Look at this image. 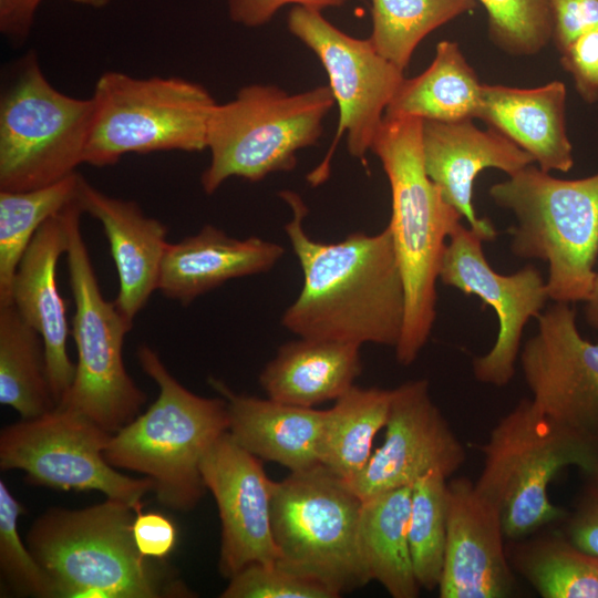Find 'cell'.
<instances>
[{"label":"cell","mask_w":598,"mask_h":598,"mask_svg":"<svg viewBox=\"0 0 598 598\" xmlns=\"http://www.w3.org/2000/svg\"><path fill=\"white\" fill-rule=\"evenodd\" d=\"M292 209L285 226L303 285L282 315V326L302 338L395 348L401 338L405 292L392 235L352 233L338 243L312 239L303 228L301 197L280 192Z\"/></svg>","instance_id":"6da1fadb"},{"label":"cell","mask_w":598,"mask_h":598,"mask_svg":"<svg viewBox=\"0 0 598 598\" xmlns=\"http://www.w3.org/2000/svg\"><path fill=\"white\" fill-rule=\"evenodd\" d=\"M371 151L380 159L391 188L388 227L405 292L403 329L394 350L396 361L410 365L432 333L443 254L463 217L426 173L422 120L384 116Z\"/></svg>","instance_id":"7a4b0ae2"},{"label":"cell","mask_w":598,"mask_h":598,"mask_svg":"<svg viewBox=\"0 0 598 598\" xmlns=\"http://www.w3.org/2000/svg\"><path fill=\"white\" fill-rule=\"evenodd\" d=\"M134 517L130 504L106 498L82 509L51 507L32 523L25 543L56 598L194 596L164 560L140 553Z\"/></svg>","instance_id":"3957f363"},{"label":"cell","mask_w":598,"mask_h":598,"mask_svg":"<svg viewBox=\"0 0 598 598\" xmlns=\"http://www.w3.org/2000/svg\"><path fill=\"white\" fill-rule=\"evenodd\" d=\"M137 359L157 384L158 396L145 413L112 434L104 456L115 468L150 478L157 501L165 507L190 511L206 491L200 462L228 431L226 400L187 390L146 344L138 348Z\"/></svg>","instance_id":"277c9868"},{"label":"cell","mask_w":598,"mask_h":598,"mask_svg":"<svg viewBox=\"0 0 598 598\" xmlns=\"http://www.w3.org/2000/svg\"><path fill=\"white\" fill-rule=\"evenodd\" d=\"M478 491L499 509L507 540L561 523L567 514L551 502L549 485L569 466L588 473L598 465V439L575 431L522 399L481 446Z\"/></svg>","instance_id":"5b68a950"},{"label":"cell","mask_w":598,"mask_h":598,"mask_svg":"<svg viewBox=\"0 0 598 598\" xmlns=\"http://www.w3.org/2000/svg\"><path fill=\"white\" fill-rule=\"evenodd\" d=\"M489 196L516 218L513 255L547 262L548 298L586 301L598 258V173L561 179L530 164L492 185Z\"/></svg>","instance_id":"8992f818"},{"label":"cell","mask_w":598,"mask_h":598,"mask_svg":"<svg viewBox=\"0 0 598 598\" xmlns=\"http://www.w3.org/2000/svg\"><path fill=\"white\" fill-rule=\"evenodd\" d=\"M329 85L288 93L249 84L235 99L214 106L207 127L210 161L200 176L208 195L230 177L258 182L297 165V153L315 145L334 104Z\"/></svg>","instance_id":"52a82bcc"},{"label":"cell","mask_w":598,"mask_h":598,"mask_svg":"<svg viewBox=\"0 0 598 598\" xmlns=\"http://www.w3.org/2000/svg\"><path fill=\"white\" fill-rule=\"evenodd\" d=\"M84 164L105 167L131 153L206 148L216 101L202 85L177 76L135 78L109 71L97 79Z\"/></svg>","instance_id":"ba28073f"},{"label":"cell","mask_w":598,"mask_h":598,"mask_svg":"<svg viewBox=\"0 0 598 598\" xmlns=\"http://www.w3.org/2000/svg\"><path fill=\"white\" fill-rule=\"evenodd\" d=\"M361 506L348 481L322 464L274 481L276 564L322 584L338 597L370 582L358 550Z\"/></svg>","instance_id":"9c48e42d"},{"label":"cell","mask_w":598,"mask_h":598,"mask_svg":"<svg viewBox=\"0 0 598 598\" xmlns=\"http://www.w3.org/2000/svg\"><path fill=\"white\" fill-rule=\"evenodd\" d=\"M92 99L56 90L34 53L19 60L0 97V190L54 184L84 164Z\"/></svg>","instance_id":"30bf717a"},{"label":"cell","mask_w":598,"mask_h":598,"mask_svg":"<svg viewBox=\"0 0 598 598\" xmlns=\"http://www.w3.org/2000/svg\"><path fill=\"white\" fill-rule=\"evenodd\" d=\"M78 199L68 207L65 251L75 312L72 330L78 361L71 389L58 406L76 412L115 433L141 412L147 395L123 361V341L133 322L104 298L80 226Z\"/></svg>","instance_id":"8fae6325"},{"label":"cell","mask_w":598,"mask_h":598,"mask_svg":"<svg viewBox=\"0 0 598 598\" xmlns=\"http://www.w3.org/2000/svg\"><path fill=\"white\" fill-rule=\"evenodd\" d=\"M112 433L69 409L4 426L0 468L25 473L29 484L62 491H97L132 507L153 491V482L122 474L105 458Z\"/></svg>","instance_id":"7c38bea8"},{"label":"cell","mask_w":598,"mask_h":598,"mask_svg":"<svg viewBox=\"0 0 598 598\" xmlns=\"http://www.w3.org/2000/svg\"><path fill=\"white\" fill-rule=\"evenodd\" d=\"M289 31L323 65L339 107V122L330 148L308 176L322 183L343 135L353 157L363 158L383 121L385 110L403 82L404 71L382 56L369 39L351 37L330 23L320 10L295 6L287 19Z\"/></svg>","instance_id":"4fadbf2b"},{"label":"cell","mask_w":598,"mask_h":598,"mask_svg":"<svg viewBox=\"0 0 598 598\" xmlns=\"http://www.w3.org/2000/svg\"><path fill=\"white\" fill-rule=\"evenodd\" d=\"M484 237L461 224L450 237L442 258L440 280L465 295L477 296L498 319L493 347L473 360V374L484 384L504 386L516 371L524 329L537 318L548 298L546 281L534 266L511 275L495 271L484 251Z\"/></svg>","instance_id":"5bb4252c"},{"label":"cell","mask_w":598,"mask_h":598,"mask_svg":"<svg viewBox=\"0 0 598 598\" xmlns=\"http://www.w3.org/2000/svg\"><path fill=\"white\" fill-rule=\"evenodd\" d=\"M391 402L382 444L351 481L361 498L412 486L436 472L447 480L466 460V451L440 408L425 379L391 389Z\"/></svg>","instance_id":"9a60e30c"},{"label":"cell","mask_w":598,"mask_h":598,"mask_svg":"<svg viewBox=\"0 0 598 598\" xmlns=\"http://www.w3.org/2000/svg\"><path fill=\"white\" fill-rule=\"evenodd\" d=\"M519 361L533 404L553 420L598 439V343L584 339L570 303L537 318Z\"/></svg>","instance_id":"2e32d148"},{"label":"cell","mask_w":598,"mask_h":598,"mask_svg":"<svg viewBox=\"0 0 598 598\" xmlns=\"http://www.w3.org/2000/svg\"><path fill=\"white\" fill-rule=\"evenodd\" d=\"M200 473L221 523L220 575L230 579L248 565L275 564L274 481L267 476L261 460L238 445L227 431L205 453Z\"/></svg>","instance_id":"e0dca14e"},{"label":"cell","mask_w":598,"mask_h":598,"mask_svg":"<svg viewBox=\"0 0 598 598\" xmlns=\"http://www.w3.org/2000/svg\"><path fill=\"white\" fill-rule=\"evenodd\" d=\"M501 512L475 482L447 481V532L441 598H508L518 594Z\"/></svg>","instance_id":"ac0fdd59"},{"label":"cell","mask_w":598,"mask_h":598,"mask_svg":"<svg viewBox=\"0 0 598 598\" xmlns=\"http://www.w3.org/2000/svg\"><path fill=\"white\" fill-rule=\"evenodd\" d=\"M422 148L426 173L445 199L485 241L495 239L491 220L478 217L473 207L475 178L486 168L512 176L535 164L534 158L499 132L478 128L474 120L422 121Z\"/></svg>","instance_id":"d6986e66"},{"label":"cell","mask_w":598,"mask_h":598,"mask_svg":"<svg viewBox=\"0 0 598 598\" xmlns=\"http://www.w3.org/2000/svg\"><path fill=\"white\" fill-rule=\"evenodd\" d=\"M69 206L40 227L19 264L11 291V303L43 340L56 406L75 375V363L68 352L66 308L56 281L58 262L69 243Z\"/></svg>","instance_id":"ffe728a7"},{"label":"cell","mask_w":598,"mask_h":598,"mask_svg":"<svg viewBox=\"0 0 598 598\" xmlns=\"http://www.w3.org/2000/svg\"><path fill=\"white\" fill-rule=\"evenodd\" d=\"M78 203L83 213L97 219L103 227L118 277L114 301L133 322L158 288L161 267L169 244L167 227L145 215L137 203L110 196L83 176Z\"/></svg>","instance_id":"44dd1931"},{"label":"cell","mask_w":598,"mask_h":598,"mask_svg":"<svg viewBox=\"0 0 598 598\" xmlns=\"http://www.w3.org/2000/svg\"><path fill=\"white\" fill-rule=\"evenodd\" d=\"M283 254L277 243L256 236L238 239L206 225L197 234L168 244L157 290L186 306L231 279L270 270Z\"/></svg>","instance_id":"7402d4cb"},{"label":"cell","mask_w":598,"mask_h":598,"mask_svg":"<svg viewBox=\"0 0 598 598\" xmlns=\"http://www.w3.org/2000/svg\"><path fill=\"white\" fill-rule=\"evenodd\" d=\"M566 101V86L557 80L532 89L483 83L477 118L528 153L540 169L565 173L574 166Z\"/></svg>","instance_id":"603a6c76"},{"label":"cell","mask_w":598,"mask_h":598,"mask_svg":"<svg viewBox=\"0 0 598 598\" xmlns=\"http://www.w3.org/2000/svg\"><path fill=\"white\" fill-rule=\"evenodd\" d=\"M209 383L226 400L229 434L247 452L290 472L321 464L324 410L237 394L217 379Z\"/></svg>","instance_id":"cb8c5ba5"},{"label":"cell","mask_w":598,"mask_h":598,"mask_svg":"<svg viewBox=\"0 0 598 598\" xmlns=\"http://www.w3.org/2000/svg\"><path fill=\"white\" fill-rule=\"evenodd\" d=\"M361 346L299 337L281 344L259 374L267 398L315 408L336 401L362 371Z\"/></svg>","instance_id":"d4e9b609"},{"label":"cell","mask_w":598,"mask_h":598,"mask_svg":"<svg viewBox=\"0 0 598 598\" xmlns=\"http://www.w3.org/2000/svg\"><path fill=\"white\" fill-rule=\"evenodd\" d=\"M412 486L362 499L358 550L369 581H378L393 598H416L408 526Z\"/></svg>","instance_id":"484cf974"},{"label":"cell","mask_w":598,"mask_h":598,"mask_svg":"<svg viewBox=\"0 0 598 598\" xmlns=\"http://www.w3.org/2000/svg\"><path fill=\"white\" fill-rule=\"evenodd\" d=\"M483 83L456 42L437 43L429 68L404 79L389 103L385 117L458 122L477 118Z\"/></svg>","instance_id":"4316f807"},{"label":"cell","mask_w":598,"mask_h":598,"mask_svg":"<svg viewBox=\"0 0 598 598\" xmlns=\"http://www.w3.org/2000/svg\"><path fill=\"white\" fill-rule=\"evenodd\" d=\"M508 559L543 598H598V555L586 551L561 532L508 540Z\"/></svg>","instance_id":"83f0119b"},{"label":"cell","mask_w":598,"mask_h":598,"mask_svg":"<svg viewBox=\"0 0 598 598\" xmlns=\"http://www.w3.org/2000/svg\"><path fill=\"white\" fill-rule=\"evenodd\" d=\"M392 390L351 386L324 410L320 463L347 480L368 464L377 434L385 426Z\"/></svg>","instance_id":"f1b7e54d"},{"label":"cell","mask_w":598,"mask_h":598,"mask_svg":"<svg viewBox=\"0 0 598 598\" xmlns=\"http://www.w3.org/2000/svg\"><path fill=\"white\" fill-rule=\"evenodd\" d=\"M0 403L23 420L56 408L43 340L12 303L0 306Z\"/></svg>","instance_id":"f546056e"},{"label":"cell","mask_w":598,"mask_h":598,"mask_svg":"<svg viewBox=\"0 0 598 598\" xmlns=\"http://www.w3.org/2000/svg\"><path fill=\"white\" fill-rule=\"evenodd\" d=\"M81 175L28 190H0V306L11 303L19 264L40 227L78 199Z\"/></svg>","instance_id":"4dcf8cb0"},{"label":"cell","mask_w":598,"mask_h":598,"mask_svg":"<svg viewBox=\"0 0 598 598\" xmlns=\"http://www.w3.org/2000/svg\"><path fill=\"white\" fill-rule=\"evenodd\" d=\"M375 50L405 70L420 42L437 28L470 13L476 0H371Z\"/></svg>","instance_id":"1f68e13d"},{"label":"cell","mask_w":598,"mask_h":598,"mask_svg":"<svg viewBox=\"0 0 598 598\" xmlns=\"http://www.w3.org/2000/svg\"><path fill=\"white\" fill-rule=\"evenodd\" d=\"M447 532V478L431 472L412 485L408 540L421 588H439Z\"/></svg>","instance_id":"d6a6232c"},{"label":"cell","mask_w":598,"mask_h":598,"mask_svg":"<svg viewBox=\"0 0 598 598\" xmlns=\"http://www.w3.org/2000/svg\"><path fill=\"white\" fill-rule=\"evenodd\" d=\"M487 13L492 43L514 56L540 52L553 37L548 0H476Z\"/></svg>","instance_id":"836d02e7"},{"label":"cell","mask_w":598,"mask_h":598,"mask_svg":"<svg viewBox=\"0 0 598 598\" xmlns=\"http://www.w3.org/2000/svg\"><path fill=\"white\" fill-rule=\"evenodd\" d=\"M23 506L0 481V570L13 594L21 597L56 598L54 584L21 540L18 518Z\"/></svg>","instance_id":"e575fe53"},{"label":"cell","mask_w":598,"mask_h":598,"mask_svg":"<svg viewBox=\"0 0 598 598\" xmlns=\"http://www.w3.org/2000/svg\"><path fill=\"white\" fill-rule=\"evenodd\" d=\"M229 580L221 598H338L322 584L278 564H251Z\"/></svg>","instance_id":"d590c367"},{"label":"cell","mask_w":598,"mask_h":598,"mask_svg":"<svg viewBox=\"0 0 598 598\" xmlns=\"http://www.w3.org/2000/svg\"><path fill=\"white\" fill-rule=\"evenodd\" d=\"M584 475L573 509L561 522V533L579 548L598 555V465Z\"/></svg>","instance_id":"8d00e7d4"},{"label":"cell","mask_w":598,"mask_h":598,"mask_svg":"<svg viewBox=\"0 0 598 598\" xmlns=\"http://www.w3.org/2000/svg\"><path fill=\"white\" fill-rule=\"evenodd\" d=\"M559 54L579 96L586 103H598V30L577 37Z\"/></svg>","instance_id":"74e56055"},{"label":"cell","mask_w":598,"mask_h":598,"mask_svg":"<svg viewBox=\"0 0 598 598\" xmlns=\"http://www.w3.org/2000/svg\"><path fill=\"white\" fill-rule=\"evenodd\" d=\"M551 19V41L560 52L574 39L598 30V0H548Z\"/></svg>","instance_id":"f35d334b"},{"label":"cell","mask_w":598,"mask_h":598,"mask_svg":"<svg viewBox=\"0 0 598 598\" xmlns=\"http://www.w3.org/2000/svg\"><path fill=\"white\" fill-rule=\"evenodd\" d=\"M133 508V537L137 549L146 558L164 560L176 546L175 524L158 512H143L142 502Z\"/></svg>","instance_id":"ab89813d"},{"label":"cell","mask_w":598,"mask_h":598,"mask_svg":"<svg viewBox=\"0 0 598 598\" xmlns=\"http://www.w3.org/2000/svg\"><path fill=\"white\" fill-rule=\"evenodd\" d=\"M350 0H229L230 19L238 24L256 28L267 23L276 12L287 6L296 4L322 11L329 7H339Z\"/></svg>","instance_id":"60d3db41"},{"label":"cell","mask_w":598,"mask_h":598,"mask_svg":"<svg viewBox=\"0 0 598 598\" xmlns=\"http://www.w3.org/2000/svg\"><path fill=\"white\" fill-rule=\"evenodd\" d=\"M42 0H0V31L12 42H23Z\"/></svg>","instance_id":"b9f144b4"},{"label":"cell","mask_w":598,"mask_h":598,"mask_svg":"<svg viewBox=\"0 0 598 598\" xmlns=\"http://www.w3.org/2000/svg\"><path fill=\"white\" fill-rule=\"evenodd\" d=\"M588 324L598 331V272H596L585 309Z\"/></svg>","instance_id":"7bdbcfd3"},{"label":"cell","mask_w":598,"mask_h":598,"mask_svg":"<svg viewBox=\"0 0 598 598\" xmlns=\"http://www.w3.org/2000/svg\"><path fill=\"white\" fill-rule=\"evenodd\" d=\"M70 1L82 4V6L92 7V8H103L107 6L112 0H70Z\"/></svg>","instance_id":"ee69618b"}]
</instances>
